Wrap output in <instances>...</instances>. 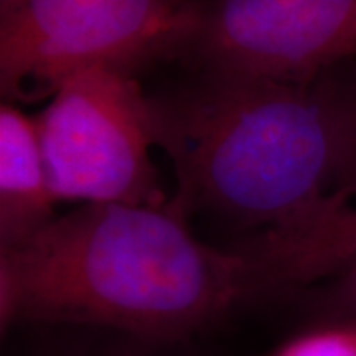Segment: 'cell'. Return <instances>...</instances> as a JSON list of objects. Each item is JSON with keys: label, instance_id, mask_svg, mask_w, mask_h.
<instances>
[{"label": "cell", "instance_id": "cell-6", "mask_svg": "<svg viewBox=\"0 0 356 356\" xmlns=\"http://www.w3.org/2000/svg\"><path fill=\"white\" fill-rule=\"evenodd\" d=\"M234 250L248 259L257 293L337 280L356 267V196L329 192L305 214Z\"/></svg>", "mask_w": 356, "mask_h": 356}, {"label": "cell", "instance_id": "cell-1", "mask_svg": "<svg viewBox=\"0 0 356 356\" xmlns=\"http://www.w3.org/2000/svg\"><path fill=\"white\" fill-rule=\"evenodd\" d=\"M248 259L200 242L170 206L81 204L0 250V323L172 341L254 295Z\"/></svg>", "mask_w": 356, "mask_h": 356}, {"label": "cell", "instance_id": "cell-5", "mask_svg": "<svg viewBox=\"0 0 356 356\" xmlns=\"http://www.w3.org/2000/svg\"><path fill=\"white\" fill-rule=\"evenodd\" d=\"M191 48L208 74L311 83L356 60V0H214Z\"/></svg>", "mask_w": 356, "mask_h": 356}, {"label": "cell", "instance_id": "cell-10", "mask_svg": "<svg viewBox=\"0 0 356 356\" xmlns=\"http://www.w3.org/2000/svg\"><path fill=\"white\" fill-rule=\"evenodd\" d=\"M334 287L339 291V301L343 303L346 311H350L356 317V267L346 271L341 277H337Z\"/></svg>", "mask_w": 356, "mask_h": 356}, {"label": "cell", "instance_id": "cell-2", "mask_svg": "<svg viewBox=\"0 0 356 356\" xmlns=\"http://www.w3.org/2000/svg\"><path fill=\"white\" fill-rule=\"evenodd\" d=\"M154 135L175 166V206L257 232L295 220L334 186L343 159L339 81L287 83L208 74L153 99Z\"/></svg>", "mask_w": 356, "mask_h": 356}, {"label": "cell", "instance_id": "cell-11", "mask_svg": "<svg viewBox=\"0 0 356 356\" xmlns=\"http://www.w3.org/2000/svg\"><path fill=\"white\" fill-rule=\"evenodd\" d=\"M60 356H140L137 353H91V350H72Z\"/></svg>", "mask_w": 356, "mask_h": 356}, {"label": "cell", "instance_id": "cell-8", "mask_svg": "<svg viewBox=\"0 0 356 356\" xmlns=\"http://www.w3.org/2000/svg\"><path fill=\"white\" fill-rule=\"evenodd\" d=\"M273 356H356V329H323L293 339Z\"/></svg>", "mask_w": 356, "mask_h": 356}, {"label": "cell", "instance_id": "cell-9", "mask_svg": "<svg viewBox=\"0 0 356 356\" xmlns=\"http://www.w3.org/2000/svg\"><path fill=\"white\" fill-rule=\"evenodd\" d=\"M339 88L344 109L343 159L331 192L356 196V81H339Z\"/></svg>", "mask_w": 356, "mask_h": 356}, {"label": "cell", "instance_id": "cell-7", "mask_svg": "<svg viewBox=\"0 0 356 356\" xmlns=\"http://www.w3.org/2000/svg\"><path fill=\"white\" fill-rule=\"evenodd\" d=\"M36 117L14 103L0 107V250L22 242L56 218Z\"/></svg>", "mask_w": 356, "mask_h": 356}, {"label": "cell", "instance_id": "cell-3", "mask_svg": "<svg viewBox=\"0 0 356 356\" xmlns=\"http://www.w3.org/2000/svg\"><path fill=\"white\" fill-rule=\"evenodd\" d=\"M202 20L192 0H18L0 14V89L10 103L51 97L93 67L135 74L191 48Z\"/></svg>", "mask_w": 356, "mask_h": 356}, {"label": "cell", "instance_id": "cell-4", "mask_svg": "<svg viewBox=\"0 0 356 356\" xmlns=\"http://www.w3.org/2000/svg\"><path fill=\"white\" fill-rule=\"evenodd\" d=\"M58 202L166 206L151 159L153 99L129 72L67 77L36 117Z\"/></svg>", "mask_w": 356, "mask_h": 356}, {"label": "cell", "instance_id": "cell-12", "mask_svg": "<svg viewBox=\"0 0 356 356\" xmlns=\"http://www.w3.org/2000/svg\"><path fill=\"white\" fill-rule=\"evenodd\" d=\"M16 2L18 0H0V14H6L8 10H13L14 6H16Z\"/></svg>", "mask_w": 356, "mask_h": 356}]
</instances>
